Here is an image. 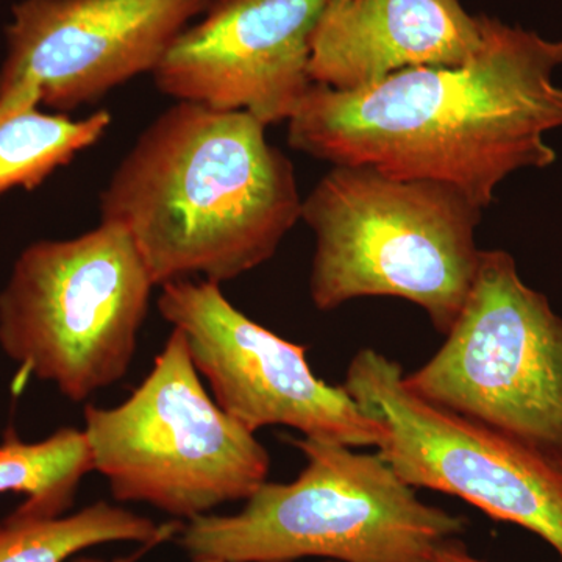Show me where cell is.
<instances>
[{
	"mask_svg": "<svg viewBox=\"0 0 562 562\" xmlns=\"http://www.w3.org/2000/svg\"><path fill=\"white\" fill-rule=\"evenodd\" d=\"M110 125L106 110L72 120L65 113H44L36 102H0V195L14 188L35 190L98 144Z\"/></svg>",
	"mask_w": 562,
	"mask_h": 562,
	"instance_id": "obj_14",
	"label": "cell"
},
{
	"mask_svg": "<svg viewBox=\"0 0 562 562\" xmlns=\"http://www.w3.org/2000/svg\"><path fill=\"white\" fill-rule=\"evenodd\" d=\"M83 419L92 468L117 502L188 522L268 482V450L210 397L179 328L127 401L87 405Z\"/></svg>",
	"mask_w": 562,
	"mask_h": 562,
	"instance_id": "obj_6",
	"label": "cell"
},
{
	"mask_svg": "<svg viewBox=\"0 0 562 562\" xmlns=\"http://www.w3.org/2000/svg\"><path fill=\"white\" fill-rule=\"evenodd\" d=\"M155 286L121 225L32 244L0 292V346L70 402L88 401L127 375Z\"/></svg>",
	"mask_w": 562,
	"mask_h": 562,
	"instance_id": "obj_5",
	"label": "cell"
},
{
	"mask_svg": "<svg viewBox=\"0 0 562 562\" xmlns=\"http://www.w3.org/2000/svg\"><path fill=\"white\" fill-rule=\"evenodd\" d=\"M328 0H211L154 70L177 102L291 120L313 87V36Z\"/></svg>",
	"mask_w": 562,
	"mask_h": 562,
	"instance_id": "obj_11",
	"label": "cell"
},
{
	"mask_svg": "<svg viewBox=\"0 0 562 562\" xmlns=\"http://www.w3.org/2000/svg\"><path fill=\"white\" fill-rule=\"evenodd\" d=\"M408 390L562 461V317L505 250H480L471 292Z\"/></svg>",
	"mask_w": 562,
	"mask_h": 562,
	"instance_id": "obj_7",
	"label": "cell"
},
{
	"mask_svg": "<svg viewBox=\"0 0 562 562\" xmlns=\"http://www.w3.org/2000/svg\"><path fill=\"white\" fill-rule=\"evenodd\" d=\"M482 211L450 184L333 166L302 202L301 220L316 235L314 306L330 312L355 299L398 297L447 335L475 279Z\"/></svg>",
	"mask_w": 562,
	"mask_h": 562,
	"instance_id": "obj_4",
	"label": "cell"
},
{
	"mask_svg": "<svg viewBox=\"0 0 562 562\" xmlns=\"http://www.w3.org/2000/svg\"><path fill=\"white\" fill-rule=\"evenodd\" d=\"M161 288L157 308L162 319L183 333L214 401L247 430L281 425L305 438L379 449L382 422L346 387L317 379L306 347L251 321L213 281L183 279Z\"/></svg>",
	"mask_w": 562,
	"mask_h": 562,
	"instance_id": "obj_9",
	"label": "cell"
},
{
	"mask_svg": "<svg viewBox=\"0 0 562 562\" xmlns=\"http://www.w3.org/2000/svg\"><path fill=\"white\" fill-rule=\"evenodd\" d=\"M562 40L486 18L482 49L460 66L413 68L355 91L313 83L288 144L333 166L450 184L480 209L506 177L557 161Z\"/></svg>",
	"mask_w": 562,
	"mask_h": 562,
	"instance_id": "obj_1",
	"label": "cell"
},
{
	"mask_svg": "<svg viewBox=\"0 0 562 562\" xmlns=\"http://www.w3.org/2000/svg\"><path fill=\"white\" fill-rule=\"evenodd\" d=\"M436 562H484L479 558H473L471 553L465 549L464 543L457 539V541L450 542L446 549L441 550L438 554Z\"/></svg>",
	"mask_w": 562,
	"mask_h": 562,
	"instance_id": "obj_16",
	"label": "cell"
},
{
	"mask_svg": "<svg viewBox=\"0 0 562 562\" xmlns=\"http://www.w3.org/2000/svg\"><path fill=\"white\" fill-rule=\"evenodd\" d=\"M291 442L306 458L294 482H266L241 512L181 527L192 562H436L464 535V517L422 502L380 453L305 436Z\"/></svg>",
	"mask_w": 562,
	"mask_h": 562,
	"instance_id": "obj_3",
	"label": "cell"
},
{
	"mask_svg": "<svg viewBox=\"0 0 562 562\" xmlns=\"http://www.w3.org/2000/svg\"><path fill=\"white\" fill-rule=\"evenodd\" d=\"M403 369L361 349L347 392L382 422L379 453L414 490L454 495L495 520L535 532L562 560V461L431 405L403 382Z\"/></svg>",
	"mask_w": 562,
	"mask_h": 562,
	"instance_id": "obj_8",
	"label": "cell"
},
{
	"mask_svg": "<svg viewBox=\"0 0 562 562\" xmlns=\"http://www.w3.org/2000/svg\"><path fill=\"white\" fill-rule=\"evenodd\" d=\"M183 527L157 525L147 517L95 502L70 516L10 514L0 522V562H66L74 554L110 542H138L147 549L176 538Z\"/></svg>",
	"mask_w": 562,
	"mask_h": 562,
	"instance_id": "obj_13",
	"label": "cell"
},
{
	"mask_svg": "<svg viewBox=\"0 0 562 562\" xmlns=\"http://www.w3.org/2000/svg\"><path fill=\"white\" fill-rule=\"evenodd\" d=\"M211 0H22L7 27L0 102L31 101L55 113L101 101L166 50Z\"/></svg>",
	"mask_w": 562,
	"mask_h": 562,
	"instance_id": "obj_10",
	"label": "cell"
},
{
	"mask_svg": "<svg viewBox=\"0 0 562 562\" xmlns=\"http://www.w3.org/2000/svg\"><path fill=\"white\" fill-rule=\"evenodd\" d=\"M92 471L87 436L77 428H60L40 442L21 441L9 430L0 443V494L27 497L14 512L18 516H63Z\"/></svg>",
	"mask_w": 562,
	"mask_h": 562,
	"instance_id": "obj_15",
	"label": "cell"
},
{
	"mask_svg": "<svg viewBox=\"0 0 562 562\" xmlns=\"http://www.w3.org/2000/svg\"><path fill=\"white\" fill-rule=\"evenodd\" d=\"M72 562H132V560H127V558H117V560H99V558H90V557H80L77 558L76 561ZM195 562H217V561H195ZM327 562H335V561H327Z\"/></svg>",
	"mask_w": 562,
	"mask_h": 562,
	"instance_id": "obj_17",
	"label": "cell"
},
{
	"mask_svg": "<svg viewBox=\"0 0 562 562\" xmlns=\"http://www.w3.org/2000/svg\"><path fill=\"white\" fill-rule=\"evenodd\" d=\"M243 111L177 102L140 133L101 194L157 286L221 284L276 255L302 216L294 168Z\"/></svg>",
	"mask_w": 562,
	"mask_h": 562,
	"instance_id": "obj_2",
	"label": "cell"
},
{
	"mask_svg": "<svg viewBox=\"0 0 562 562\" xmlns=\"http://www.w3.org/2000/svg\"><path fill=\"white\" fill-rule=\"evenodd\" d=\"M486 18L460 0H328L313 36V83L355 91L405 69L464 65L482 49Z\"/></svg>",
	"mask_w": 562,
	"mask_h": 562,
	"instance_id": "obj_12",
	"label": "cell"
}]
</instances>
